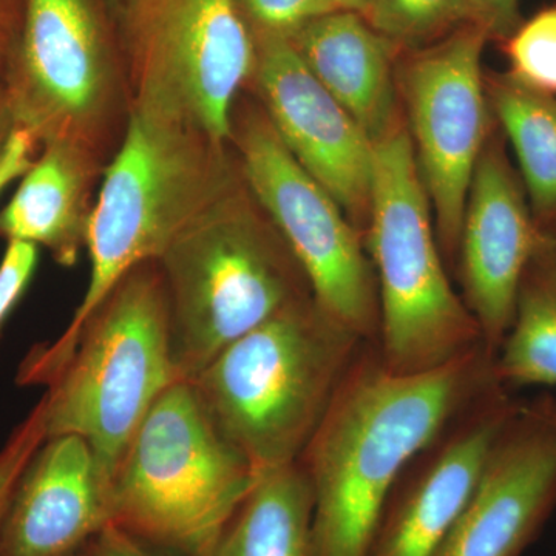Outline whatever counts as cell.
Listing matches in <instances>:
<instances>
[{"mask_svg": "<svg viewBox=\"0 0 556 556\" xmlns=\"http://www.w3.org/2000/svg\"><path fill=\"white\" fill-rule=\"evenodd\" d=\"M484 345L444 367L399 375L365 343L299 459L314 493V556H368L408 464L467 408L504 387Z\"/></svg>", "mask_w": 556, "mask_h": 556, "instance_id": "cell-1", "label": "cell"}, {"mask_svg": "<svg viewBox=\"0 0 556 556\" xmlns=\"http://www.w3.org/2000/svg\"><path fill=\"white\" fill-rule=\"evenodd\" d=\"M240 177L230 142L131 112L98 188L87 233L90 278L84 298L62 334L31 348L17 382L46 387L67 362L87 318L121 278L141 263L159 260Z\"/></svg>", "mask_w": 556, "mask_h": 556, "instance_id": "cell-2", "label": "cell"}, {"mask_svg": "<svg viewBox=\"0 0 556 556\" xmlns=\"http://www.w3.org/2000/svg\"><path fill=\"white\" fill-rule=\"evenodd\" d=\"M365 343L311 298L230 343L189 382L262 477L299 463Z\"/></svg>", "mask_w": 556, "mask_h": 556, "instance_id": "cell-3", "label": "cell"}, {"mask_svg": "<svg viewBox=\"0 0 556 556\" xmlns=\"http://www.w3.org/2000/svg\"><path fill=\"white\" fill-rule=\"evenodd\" d=\"M156 262L169 303L175 367L185 380L280 311L314 298L305 270L243 177Z\"/></svg>", "mask_w": 556, "mask_h": 556, "instance_id": "cell-4", "label": "cell"}, {"mask_svg": "<svg viewBox=\"0 0 556 556\" xmlns=\"http://www.w3.org/2000/svg\"><path fill=\"white\" fill-rule=\"evenodd\" d=\"M182 380L172 353L169 303L156 260L129 270L80 329L47 383V438L76 434L110 485L161 394Z\"/></svg>", "mask_w": 556, "mask_h": 556, "instance_id": "cell-5", "label": "cell"}, {"mask_svg": "<svg viewBox=\"0 0 556 556\" xmlns=\"http://www.w3.org/2000/svg\"><path fill=\"white\" fill-rule=\"evenodd\" d=\"M408 130L375 142L367 254L379 298L378 351L399 375L444 367L482 343L450 283Z\"/></svg>", "mask_w": 556, "mask_h": 556, "instance_id": "cell-6", "label": "cell"}, {"mask_svg": "<svg viewBox=\"0 0 556 556\" xmlns=\"http://www.w3.org/2000/svg\"><path fill=\"white\" fill-rule=\"evenodd\" d=\"M258 475L219 433L192 383L167 388L112 482L113 525L179 556H212Z\"/></svg>", "mask_w": 556, "mask_h": 556, "instance_id": "cell-7", "label": "cell"}, {"mask_svg": "<svg viewBox=\"0 0 556 556\" xmlns=\"http://www.w3.org/2000/svg\"><path fill=\"white\" fill-rule=\"evenodd\" d=\"M16 127L108 166L131 115L118 25L105 0H25L5 84Z\"/></svg>", "mask_w": 556, "mask_h": 556, "instance_id": "cell-8", "label": "cell"}, {"mask_svg": "<svg viewBox=\"0 0 556 556\" xmlns=\"http://www.w3.org/2000/svg\"><path fill=\"white\" fill-rule=\"evenodd\" d=\"M131 112L230 142L251 83L254 30L239 0H118Z\"/></svg>", "mask_w": 556, "mask_h": 556, "instance_id": "cell-9", "label": "cell"}, {"mask_svg": "<svg viewBox=\"0 0 556 556\" xmlns=\"http://www.w3.org/2000/svg\"><path fill=\"white\" fill-rule=\"evenodd\" d=\"M230 144L249 190L305 270L314 300L364 342L378 345L375 269L345 211L288 152L260 104L239 98Z\"/></svg>", "mask_w": 556, "mask_h": 556, "instance_id": "cell-10", "label": "cell"}, {"mask_svg": "<svg viewBox=\"0 0 556 556\" xmlns=\"http://www.w3.org/2000/svg\"><path fill=\"white\" fill-rule=\"evenodd\" d=\"M486 39L478 25H464L416 50L397 78L439 247L450 257L457 254L468 190L489 135L481 68Z\"/></svg>", "mask_w": 556, "mask_h": 556, "instance_id": "cell-11", "label": "cell"}, {"mask_svg": "<svg viewBox=\"0 0 556 556\" xmlns=\"http://www.w3.org/2000/svg\"><path fill=\"white\" fill-rule=\"evenodd\" d=\"M255 35L251 83L278 139L331 193L350 222L367 228L375 144L300 60L288 38Z\"/></svg>", "mask_w": 556, "mask_h": 556, "instance_id": "cell-12", "label": "cell"}, {"mask_svg": "<svg viewBox=\"0 0 556 556\" xmlns=\"http://www.w3.org/2000/svg\"><path fill=\"white\" fill-rule=\"evenodd\" d=\"M506 387L467 408L408 464L368 556H434L466 507L490 450L519 407Z\"/></svg>", "mask_w": 556, "mask_h": 556, "instance_id": "cell-13", "label": "cell"}, {"mask_svg": "<svg viewBox=\"0 0 556 556\" xmlns=\"http://www.w3.org/2000/svg\"><path fill=\"white\" fill-rule=\"evenodd\" d=\"M544 236L503 146L490 141L468 190L456 255L464 303L495 356L514 321L522 276Z\"/></svg>", "mask_w": 556, "mask_h": 556, "instance_id": "cell-14", "label": "cell"}, {"mask_svg": "<svg viewBox=\"0 0 556 556\" xmlns=\"http://www.w3.org/2000/svg\"><path fill=\"white\" fill-rule=\"evenodd\" d=\"M556 508V430L519 402L434 556H521Z\"/></svg>", "mask_w": 556, "mask_h": 556, "instance_id": "cell-15", "label": "cell"}, {"mask_svg": "<svg viewBox=\"0 0 556 556\" xmlns=\"http://www.w3.org/2000/svg\"><path fill=\"white\" fill-rule=\"evenodd\" d=\"M113 525L112 492L76 434L47 438L28 460L0 522V556H73Z\"/></svg>", "mask_w": 556, "mask_h": 556, "instance_id": "cell-16", "label": "cell"}, {"mask_svg": "<svg viewBox=\"0 0 556 556\" xmlns=\"http://www.w3.org/2000/svg\"><path fill=\"white\" fill-rule=\"evenodd\" d=\"M300 60L371 139L396 129V47L356 11L336 10L289 36Z\"/></svg>", "mask_w": 556, "mask_h": 556, "instance_id": "cell-17", "label": "cell"}, {"mask_svg": "<svg viewBox=\"0 0 556 556\" xmlns=\"http://www.w3.org/2000/svg\"><path fill=\"white\" fill-rule=\"evenodd\" d=\"M104 169L105 164L75 146H42L0 211V239L35 244L47 249L58 265H76L86 249Z\"/></svg>", "mask_w": 556, "mask_h": 556, "instance_id": "cell-18", "label": "cell"}, {"mask_svg": "<svg viewBox=\"0 0 556 556\" xmlns=\"http://www.w3.org/2000/svg\"><path fill=\"white\" fill-rule=\"evenodd\" d=\"M314 493L300 464L258 478L212 556H314Z\"/></svg>", "mask_w": 556, "mask_h": 556, "instance_id": "cell-19", "label": "cell"}, {"mask_svg": "<svg viewBox=\"0 0 556 556\" xmlns=\"http://www.w3.org/2000/svg\"><path fill=\"white\" fill-rule=\"evenodd\" d=\"M495 369L507 390L556 386V237L544 236L527 266Z\"/></svg>", "mask_w": 556, "mask_h": 556, "instance_id": "cell-20", "label": "cell"}, {"mask_svg": "<svg viewBox=\"0 0 556 556\" xmlns=\"http://www.w3.org/2000/svg\"><path fill=\"white\" fill-rule=\"evenodd\" d=\"M490 104L517 155L533 218L552 236L556 228V100L510 75L490 86Z\"/></svg>", "mask_w": 556, "mask_h": 556, "instance_id": "cell-21", "label": "cell"}, {"mask_svg": "<svg viewBox=\"0 0 556 556\" xmlns=\"http://www.w3.org/2000/svg\"><path fill=\"white\" fill-rule=\"evenodd\" d=\"M365 20L397 50H419L475 24L470 0H371Z\"/></svg>", "mask_w": 556, "mask_h": 556, "instance_id": "cell-22", "label": "cell"}, {"mask_svg": "<svg viewBox=\"0 0 556 556\" xmlns=\"http://www.w3.org/2000/svg\"><path fill=\"white\" fill-rule=\"evenodd\" d=\"M511 78L527 87L556 94V5L521 22L506 39Z\"/></svg>", "mask_w": 556, "mask_h": 556, "instance_id": "cell-23", "label": "cell"}, {"mask_svg": "<svg viewBox=\"0 0 556 556\" xmlns=\"http://www.w3.org/2000/svg\"><path fill=\"white\" fill-rule=\"evenodd\" d=\"M39 399L28 416L11 431L0 448V522L22 471L47 439L46 404Z\"/></svg>", "mask_w": 556, "mask_h": 556, "instance_id": "cell-24", "label": "cell"}, {"mask_svg": "<svg viewBox=\"0 0 556 556\" xmlns=\"http://www.w3.org/2000/svg\"><path fill=\"white\" fill-rule=\"evenodd\" d=\"M257 35L289 38L308 22L339 10L334 0H239Z\"/></svg>", "mask_w": 556, "mask_h": 556, "instance_id": "cell-25", "label": "cell"}, {"mask_svg": "<svg viewBox=\"0 0 556 556\" xmlns=\"http://www.w3.org/2000/svg\"><path fill=\"white\" fill-rule=\"evenodd\" d=\"M0 260V338L38 268L39 248L25 241H7Z\"/></svg>", "mask_w": 556, "mask_h": 556, "instance_id": "cell-26", "label": "cell"}, {"mask_svg": "<svg viewBox=\"0 0 556 556\" xmlns=\"http://www.w3.org/2000/svg\"><path fill=\"white\" fill-rule=\"evenodd\" d=\"M40 152L39 142L25 129L16 127L0 155V197L10 185L24 177Z\"/></svg>", "mask_w": 556, "mask_h": 556, "instance_id": "cell-27", "label": "cell"}, {"mask_svg": "<svg viewBox=\"0 0 556 556\" xmlns=\"http://www.w3.org/2000/svg\"><path fill=\"white\" fill-rule=\"evenodd\" d=\"M519 3L521 0H470L475 25L489 38L506 40L522 22Z\"/></svg>", "mask_w": 556, "mask_h": 556, "instance_id": "cell-28", "label": "cell"}, {"mask_svg": "<svg viewBox=\"0 0 556 556\" xmlns=\"http://www.w3.org/2000/svg\"><path fill=\"white\" fill-rule=\"evenodd\" d=\"M97 556H179L159 546L131 535L115 525H110L97 540L91 543Z\"/></svg>", "mask_w": 556, "mask_h": 556, "instance_id": "cell-29", "label": "cell"}, {"mask_svg": "<svg viewBox=\"0 0 556 556\" xmlns=\"http://www.w3.org/2000/svg\"><path fill=\"white\" fill-rule=\"evenodd\" d=\"M25 0H0V86L5 84L24 22Z\"/></svg>", "mask_w": 556, "mask_h": 556, "instance_id": "cell-30", "label": "cell"}, {"mask_svg": "<svg viewBox=\"0 0 556 556\" xmlns=\"http://www.w3.org/2000/svg\"><path fill=\"white\" fill-rule=\"evenodd\" d=\"M14 129H16V123H14L13 112H11L9 97H7L5 87L0 86V155H2Z\"/></svg>", "mask_w": 556, "mask_h": 556, "instance_id": "cell-31", "label": "cell"}, {"mask_svg": "<svg viewBox=\"0 0 556 556\" xmlns=\"http://www.w3.org/2000/svg\"><path fill=\"white\" fill-rule=\"evenodd\" d=\"M526 407L538 417L546 420L556 430V396H541L533 401H525Z\"/></svg>", "mask_w": 556, "mask_h": 556, "instance_id": "cell-32", "label": "cell"}, {"mask_svg": "<svg viewBox=\"0 0 556 556\" xmlns=\"http://www.w3.org/2000/svg\"><path fill=\"white\" fill-rule=\"evenodd\" d=\"M334 2L339 10L356 11L365 17L371 0H334Z\"/></svg>", "mask_w": 556, "mask_h": 556, "instance_id": "cell-33", "label": "cell"}, {"mask_svg": "<svg viewBox=\"0 0 556 556\" xmlns=\"http://www.w3.org/2000/svg\"><path fill=\"white\" fill-rule=\"evenodd\" d=\"M73 556H97V555H94L93 548H91V544H90L89 547L84 548L83 552H79V554H76Z\"/></svg>", "mask_w": 556, "mask_h": 556, "instance_id": "cell-34", "label": "cell"}, {"mask_svg": "<svg viewBox=\"0 0 556 556\" xmlns=\"http://www.w3.org/2000/svg\"><path fill=\"white\" fill-rule=\"evenodd\" d=\"M113 3L118 2V0H112Z\"/></svg>", "mask_w": 556, "mask_h": 556, "instance_id": "cell-35", "label": "cell"}]
</instances>
